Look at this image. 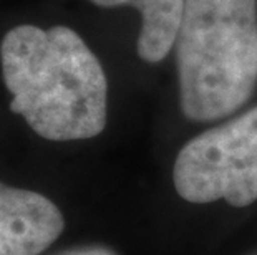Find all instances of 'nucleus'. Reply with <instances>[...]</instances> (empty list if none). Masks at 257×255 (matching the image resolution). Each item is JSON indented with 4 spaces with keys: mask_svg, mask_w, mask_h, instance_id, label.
<instances>
[{
    "mask_svg": "<svg viewBox=\"0 0 257 255\" xmlns=\"http://www.w3.org/2000/svg\"><path fill=\"white\" fill-rule=\"evenodd\" d=\"M0 65L5 88L12 93L10 110L24 116L38 136L78 141L105 129L106 75L75 30L14 27L0 43Z\"/></svg>",
    "mask_w": 257,
    "mask_h": 255,
    "instance_id": "obj_1",
    "label": "nucleus"
},
{
    "mask_svg": "<svg viewBox=\"0 0 257 255\" xmlns=\"http://www.w3.org/2000/svg\"><path fill=\"white\" fill-rule=\"evenodd\" d=\"M174 55L184 116H229L257 83L255 0H186Z\"/></svg>",
    "mask_w": 257,
    "mask_h": 255,
    "instance_id": "obj_2",
    "label": "nucleus"
},
{
    "mask_svg": "<svg viewBox=\"0 0 257 255\" xmlns=\"http://www.w3.org/2000/svg\"><path fill=\"white\" fill-rule=\"evenodd\" d=\"M176 192L193 204L257 200V106L189 141L173 167Z\"/></svg>",
    "mask_w": 257,
    "mask_h": 255,
    "instance_id": "obj_3",
    "label": "nucleus"
},
{
    "mask_svg": "<svg viewBox=\"0 0 257 255\" xmlns=\"http://www.w3.org/2000/svg\"><path fill=\"white\" fill-rule=\"evenodd\" d=\"M63 215L50 199L0 182V255H38L62 234Z\"/></svg>",
    "mask_w": 257,
    "mask_h": 255,
    "instance_id": "obj_4",
    "label": "nucleus"
},
{
    "mask_svg": "<svg viewBox=\"0 0 257 255\" xmlns=\"http://www.w3.org/2000/svg\"><path fill=\"white\" fill-rule=\"evenodd\" d=\"M98 7L128 5L141 12V32L136 52L148 63H158L174 48L186 0H91Z\"/></svg>",
    "mask_w": 257,
    "mask_h": 255,
    "instance_id": "obj_5",
    "label": "nucleus"
},
{
    "mask_svg": "<svg viewBox=\"0 0 257 255\" xmlns=\"http://www.w3.org/2000/svg\"><path fill=\"white\" fill-rule=\"evenodd\" d=\"M63 255H114L111 250L108 248H101V247H91V248H80V250H73V252H67Z\"/></svg>",
    "mask_w": 257,
    "mask_h": 255,
    "instance_id": "obj_6",
    "label": "nucleus"
}]
</instances>
